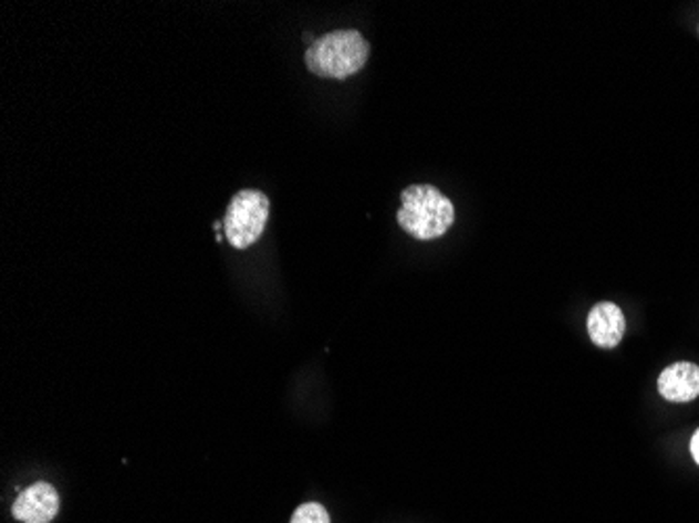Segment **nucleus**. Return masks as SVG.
I'll return each instance as SVG.
<instances>
[{
    "mask_svg": "<svg viewBox=\"0 0 699 523\" xmlns=\"http://www.w3.org/2000/svg\"><path fill=\"white\" fill-rule=\"evenodd\" d=\"M658 391L664 400L685 405L699 396V367L693 363H675L661 370Z\"/></svg>",
    "mask_w": 699,
    "mask_h": 523,
    "instance_id": "423d86ee",
    "label": "nucleus"
},
{
    "mask_svg": "<svg viewBox=\"0 0 699 523\" xmlns=\"http://www.w3.org/2000/svg\"><path fill=\"white\" fill-rule=\"evenodd\" d=\"M369 61V42L356 30H335L314 40L306 67L319 79L344 80L358 74Z\"/></svg>",
    "mask_w": 699,
    "mask_h": 523,
    "instance_id": "f257e3e1",
    "label": "nucleus"
},
{
    "mask_svg": "<svg viewBox=\"0 0 699 523\" xmlns=\"http://www.w3.org/2000/svg\"><path fill=\"white\" fill-rule=\"evenodd\" d=\"M271 213V201L262 191L243 189L234 195L225 213V234L234 250H248L262 237Z\"/></svg>",
    "mask_w": 699,
    "mask_h": 523,
    "instance_id": "7ed1b4c3",
    "label": "nucleus"
},
{
    "mask_svg": "<svg viewBox=\"0 0 699 523\" xmlns=\"http://www.w3.org/2000/svg\"><path fill=\"white\" fill-rule=\"evenodd\" d=\"M691 454H693V459H696V463L699 466V429L693 433V438H691Z\"/></svg>",
    "mask_w": 699,
    "mask_h": 523,
    "instance_id": "6e6552de",
    "label": "nucleus"
},
{
    "mask_svg": "<svg viewBox=\"0 0 699 523\" xmlns=\"http://www.w3.org/2000/svg\"><path fill=\"white\" fill-rule=\"evenodd\" d=\"M586 330H588V337L595 346L616 348L624 337V331H626L624 312L612 302H602L588 312Z\"/></svg>",
    "mask_w": 699,
    "mask_h": 523,
    "instance_id": "39448f33",
    "label": "nucleus"
},
{
    "mask_svg": "<svg viewBox=\"0 0 699 523\" xmlns=\"http://www.w3.org/2000/svg\"><path fill=\"white\" fill-rule=\"evenodd\" d=\"M58 513V490L49 482H36L25 488L13 503V517L23 523H51Z\"/></svg>",
    "mask_w": 699,
    "mask_h": 523,
    "instance_id": "20e7f679",
    "label": "nucleus"
},
{
    "mask_svg": "<svg viewBox=\"0 0 699 523\" xmlns=\"http://www.w3.org/2000/svg\"><path fill=\"white\" fill-rule=\"evenodd\" d=\"M292 523H331L330 513L323 504L306 503L295 509Z\"/></svg>",
    "mask_w": 699,
    "mask_h": 523,
    "instance_id": "0eeeda50",
    "label": "nucleus"
},
{
    "mask_svg": "<svg viewBox=\"0 0 699 523\" xmlns=\"http://www.w3.org/2000/svg\"><path fill=\"white\" fill-rule=\"evenodd\" d=\"M403 208L396 213L403 231L419 241H434L455 222V206L447 195L431 185H413L400 195Z\"/></svg>",
    "mask_w": 699,
    "mask_h": 523,
    "instance_id": "f03ea898",
    "label": "nucleus"
}]
</instances>
